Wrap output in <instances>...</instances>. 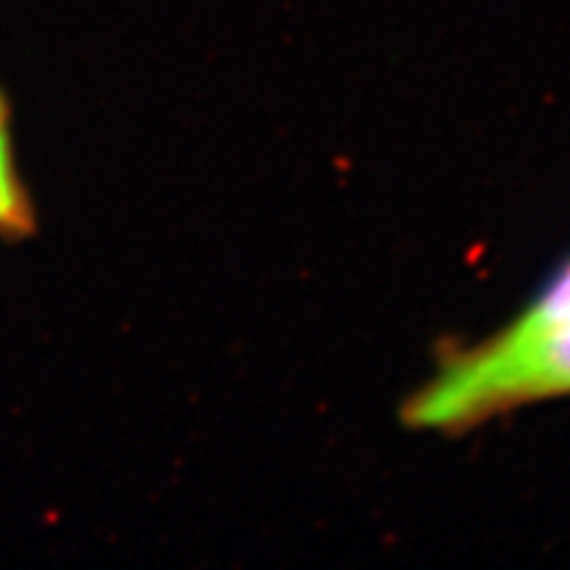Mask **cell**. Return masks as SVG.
I'll return each mask as SVG.
<instances>
[{"label": "cell", "mask_w": 570, "mask_h": 570, "mask_svg": "<svg viewBox=\"0 0 570 570\" xmlns=\"http://www.w3.org/2000/svg\"><path fill=\"white\" fill-rule=\"evenodd\" d=\"M38 230V214L21 180L11 140V106L0 90V238L21 240Z\"/></svg>", "instance_id": "obj_2"}, {"label": "cell", "mask_w": 570, "mask_h": 570, "mask_svg": "<svg viewBox=\"0 0 570 570\" xmlns=\"http://www.w3.org/2000/svg\"><path fill=\"white\" fill-rule=\"evenodd\" d=\"M570 396V256L502 331L446 356L402 407L404 425L462 433Z\"/></svg>", "instance_id": "obj_1"}]
</instances>
